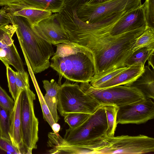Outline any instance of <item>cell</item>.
<instances>
[{"instance_id": "13", "label": "cell", "mask_w": 154, "mask_h": 154, "mask_svg": "<svg viewBox=\"0 0 154 154\" xmlns=\"http://www.w3.org/2000/svg\"><path fill=\"white\" fill-rule=\"evenodd\" d=\"M144 26L145 17L142 5L128 11L113 26L109 33L111 35H117Z\"/></svg>"}, {"instance_id": "8", "label": "cell", "mask_w": 154, "mask_h": 154, "mask_svg": "<svg viewBox=\"0 0 154 154\" xmlns=\"http://www.w3.org/2000/svg\"><path fill=\"white\" fill-rule=\"evenodd\" d=\"M35 95L30 88L21 91L20 119L23 143L26 154L37 148L38 121L35 116L33 101Z\"/></svg>"}, {"instance_id": "2", "label": "cell", "mask_w": 154, "mask_h": 154, "mask_svg": "<svg viewBox=\"0 0 154 154\" xmlns=\"http://www.w3.org/2000/svg\"><path fill=\"white\" fill-rule=\"evenodd\" d=\"M107 127L104 109L100 105L80 126L66 130L63 138L60 135L51 152L57 153L97 154L105 145Z\"/></svg>"}, {"instance_id": "20", "label": "cell", "mask_w": 154, "mask_h": 154, "mask_svg": "<svg viewBox=\"0 0 154 154\" xmlns=\"http://www.w3.org/2000/svg\"><path fill=\"white\" fill-rule=\"evenodd\" d=\"M21 0L38 9L59 13L63 8L65 0Z\"/></svg>"}, {"instance_id": "3", "label": "cell", "mask_w": 154, "mask_h": 154, "mask_svg": "<svg viewBox=\"0 0 154 154\" xmlns=\"http://www.w3.org/2000/svg\"><path fill=\"white\" fill-rule=\"evenodd\" d=\"M50 66L60 75L76 82H90L94 74L87 50L71 41L58 44Z\"/></svg>"}, {"instance_id": "28", "label": "cell", "mask_w": 154, "mask_h": 154, "mask_svg": "<svg viewBox=\"0 0 154 154\" xmlns=\"http://www.w3.org/2000/svg\"><path fill=\"white\" fill-rule=\"evenodd\" d=\"M14 105V100L0 86V106L11 113Z\"/></svg>"}, {"instance_id": "12", "label": "cell", "mask_w": 154, "mask_h": 154, "mask_svg": "<svg viewBox=\"0 0 154 154\" xmlns=\"http://www.w3.org/2000/svg\"><path fill=\"white\" fill-rule=\"evenodd\" d=\"M15 31V26L12 24L0 25V49L6 52L9 65L12 66L17 71L24 72L23 62L12 38Z\"/></svg>"}, {"instance_id": "6", "label": "cell", "mask_w": 154, "mask_h": 154, "mask_svg": "<svg viewBox=\"0 0 154 154\" xmlns=\"http://www.w3.org/2000/svg\"><path fill=\"white\" fill-rule=\"evenodd\" d=\"M80 89L93 98L100 105H115L118 107L142 100L146 97L139 89L125 85L104 89L91 86L89 82H81Z\"/></svg>"}, {"instance_id": "18", "label": "cell", "mask_w": 154, "mask_h": 154, "mask_svg": "<svg viewBox=\"0 0 154 154\" xmlns=\"http://www.w3.org/2000/svg\"><path fill=\"white\" fill-rule=\"evenodd\" d=\"M42 82L43 87L46 91L45 94L43 96L44 100L55 122L57 123L59 119L57 107L60 85L54 79H51L50 82L46 80H43Z\"/></svg>"}, {"instance_id": "23", "label": "cell", "mask_w": 154, "mask_h": 154, "mask_svg": "<svg viewBox=\"0 0 154 154\" xmlns=\"http://www.w3.org/2000/svg\"><path fill=\"white\" fill-rule=\"evenodd\" d=\"M11 113L0 106V136L10 139Z\"/></svg>"}, {"instance_id": "4", "label": "cell", "mask_w": 154, "mask_h": 154, "mask_svg": "<svg viewBox=\"0 0 154 154\" xmlns=\"http://www.w3.org/2000/svg\"><path fill=\"white\" fill-rule=\"evenodd\" d=\"M11 23L34 74L40 73L50 66L49 59L54 53L52 45L41 37L26 18L9 13Z\"/></svg>"}, {"instance_id": "34", "label": "cell", "mask_w": 154, "mask_h": 154, "mask_svg": "<svg viewBox=\"0 0 154 154\" xmlns=\"http://www.w3.org/2000/svg\"><path fill=\"white\" fill-rule=\"evenodd\" d=\"M111 0H89L87 3L91 5H94L106 2Z\"/></svg>"}, {"instance_id": "15", "label": "cell", "mask_w": 154, "mask_h": 154, "mask_svg": "<svg viewBox=\"0 0 154 154\" xmlns=\"http://www.w3.org/2000/svg\"><path fill=\"white\" fill-rule=\"evenodd\" d=\"M22 91L19 92L13 110L11 113V124L9 134L10 139L19 154H26L23 141L20 119Z\"/></svg>"}, {"instance_id": "10", "label": "cell", "mask_w": 154, "mask_h": 154, "mask_svg": "<svg viewBox=\"0 0 154 154\" xmlns=\"http://www.w3.org/2000/svg\"><path fill=\"white\" fill-rule=\"evenodd\" d=\"M154 117V103L151 99L145 97L140 100L119 107L117 124H140Z\"/></svg>"}, {"instance_id": "11", "label": "cell", "mask_w": 154, "mask_h": 154, "mask_svg": "<svg viewBox=\"0 0 154 154\" xmlns=\"http://www.w3.org/2000/svg\"><path fill=\"white\" fill-rule=\"evenodd\" d=\"M32 27L41 37L52 45H56L70 41L59 13L52 14Z\"/></svg>"}, {"instance_id": "29", "label": "cell", "mask_w": 154, "mask_h": 154, "mask_svg": "<svg viewBox=\"0 0 154 154\" xmlns=\"http://www.w3.org/2000/svg\"><path fill=\"white\" fill-rule=\"evenodd\" d=\"M15 80L19 92L23 89L30 88L29 75L26 72H15Z\"/></svg>"}, {"instance_id": "17", "label": "cell", "mask_w": 154, "mask_h": 154, "mask_svg": "<svg viewBox=\"0 0 154 154\" xmlns=\"http://www.w3.org/2000/svg\"><path fill=\"white\" fill-rule=\"evenodd\" d=\"M136 88L144 94L146 97L154 98V70L148 65L144 66L142 73L135 81L124 85Z\"/></svg>"}, {"instance_id": "32", "label": "cell", "mask_w": 154, "mask_h": 154, "mask_svg": "<svg viewBox=\"0 0 154 154\" xmlns=\"http://www.w3.org/2000/svg\"><path fill=\"white\" fill-rule=\"evenodd\" d=\"M11 21L8 13L5 8L0 9V25H4L11 23Z\"/></svg>"}, {"instance_id": "24", "label": "cell", "mask_w": 154, "mask_h": 154, "mask_svg": "<svg viewBox=\"0 0 154 154\" xmlns=\"http://www.w3.org/2000/svg\"><path fill=\"white\" fill-rule=\"evenodd\" d=\"M91 115L82 113H71L64 116L65 122L72 129L77 128L82 125Z\"/></svg>"}, {"instance_id": "36", "label": "cell", "mask_w": 154, "mask_h": 154, "mask_svg": "<svg viewBox=\"0 0 154 154\" xmlns=\"http://www.w3.org/2000/svg\"><path fill=\"white\" fill-rule=\"evenodd\" d=\"M148 65L149 66H151L152 69H154V54L151 55L150 57L149 58L148 60Z\"/></svg>"}, {"instance_id": "33", "label": "cell", "mask_w": 154, "mask_h": 154, "mask_svg": "<svg viewBox=\"0 0 154 154\" xmlns=\"http://www.w3.org/2000/svg\"><path fill=\"white\" fill-rule=\"evenodd\" d=\"M20 0H0V6H7Z\"/></svg>"}, {"instance_id": "30", "label": "cell", "mask_w": 154, "mask_h": 154, "mask_svg": "<svg viewBox=\"0 0 154 154\" xmlns=\"http://www.w3.org/2000/svg\"><path fill=\"white\" fill-rule=\"evenodd\" d=\"M38 95L42 110L43 119L51 127L55 122L41 92L38 93Z\"/></svg>"}, {"instance_id": "26", "label": "cell", "mask_w": 154, "mask_h": 154, "mask_svg": "<svg viewBox=\"0 0 154 154\" xmlns=\"http://www.w3.org/2000/svg\"><path fill=\"white\" fill-rule=\"evenodd\" d=\"M142 5L144 10L146 28L154 29V0H145Z\"/></svg>"}, {"instance_id": "25", "label": "cell", "mask_w": 154, "mask_h": 154, "mask_svg": "<svg viewBox=\"0 0 154 154\" xmlns=\"http://www.w3.org/2000/svg\"><path fill=\"white\" fill-rule=\"evenodd\" d=\"M128 67L117 68L98 77H92L90 82V84L92 86L96 88L100 85L116 76L121 72L127 69Z\"/></svg>"}, {"instance_id": "22", "label": "cell", "mask_w": 154, "mask_h": 154, "mask_svg": "<svg viewBox=\"0 0 154 154\" xmlns=\"http://www.w3.org/2000/svg\"><path fill=\"white\" fill-rule=\"evenodd\" d=\"M152 44H154V29L146 28L143 33L136 39L132 50L133 51Z\"/></svg>"}, {"instance_id": "19", "label": "cell", "mask_w": 154, "mask_h": 154, "mask_svg": "<svg viewBox=\"0 0 154 154\" xmlns=\"http://www.w3.org/2000/svg\"><path fill=\"white\" fill-rule=\"evenodd\" d=\"M154 44L138 48L133 51L127 58L124 63L125 66H129L139 63L145 65L149 58L154 54Z\"/></svg>"}, {"instance_id": "5", "label": "cell", "mask_w": 154, "mask_h": 154, "mask_svg": "<svg viewBox=\"0 0 154 154\" xmlns=\"http://www.w3.org/2000/svg\"><path fill=\"white\" fill-rule=\"evenodd\" d=\"M57 110L63 117L71 113L93 114L101 105L83 91L77 83L65 82L60 85L58 93Z\"/></svg>"}, {"instance_id": "31", "label": "cell", "mask_w": 154, "mask_h": 154, "mask_svg": "<svg viewBox=\"0 0 154 154\" xmlns=\"http://www.w3.org/2000/svg\"><path fill=\"white\" fill-rule=\"evenodd\" d=\"M0 149L11 154H19L10 139L0 136Z\"/></svg>"}, {"instance_id": "27", "label": "cell", "mask_w": 154, "mask_h": 154, "mask_svg": "<svg viewBox=\"0 0 154 154\" xmlns=\"http://www.w3.org/2000/svg\"><path fill=\"white\" fill-rule=\"evenodd\" d=\"M6 67L9 91L15 102L17 100L19 92L16 82L15 71L9 66Z\"/></svg>"}, {"instance_id": "35", "label": "cell", "mask_w": 154, "mask_h": 154, "mask_svg": "<svg viewBox=\"0 0 154 154\" xmlns=\"http://www.w3.org/2000/svg\"><path fill=\"white\" fill-rule=\"evenodd\" d=\"M52 130L54 133H58L60 129V125L57 123L55 122L51 126Z\"/></svg>"}, {"instance_id": "7", "label": "cell", "mask_w": 154, "mask_h": 154, "mask_svg": "<svg viewBox=\"0 0 154 154\" xmlns=\"http://www.w3.org/2000/svg\"><path fill=\"white\" fill-rule=\"evenodd\" d=\"M87 2L81 4L76 13L80 20L88 24L97 23L113 14L130 11L142 5L141 0H111L94 5H89Z\"/></svg>"}, {"instance_id": "9", "label": "cell", "mask_w": 154, "mask_h": 154, "mask_svg": "<svg viewBox=\"0 0 154 154\" xmlns=\"http://www.w3.org/2000/svg\"><path fill=\"white\" fill-rule=\"evenodd\" d=\"M97 154H139L154 152V139L143 135L107 136Z\"/></svg>"}, {"instance_id": "16", "label": "cell", "mask_w": 154, "mask_h": 154, "mask_svg": "<svg viewBox=\"0 0 154 154\" xmlns=\"http://www.w3.org/2000/svg\"><path fill=\"white\" fill-rule=\"evenodd\" d=\"M144 66L142 63L129 66L116 76L101 84L96 88L104 89L117 85H124L132 82L143 72Z\"/></svg>"}, {"instance_id": "1", "label": "cell", "mask_w": 154, "mask_h": 154, "mask_svg": "<svg viewBox=\"0 0 154 154\" xmlns=\"http://www.w3.org/2000/svg\"><path fill=\"white\" fill-rule=\"evenodd\" d=\"M119 20L107 18L92 24H85L67 32L70 41L85 48L94 66L97 77L117 68L132 53L136 39L146 28L143 27L112 35L110 30Z\"/></svg>"}, {"instance_id": "21", "label": "cell", "mask_w": 154, "mask_h": 154, "mask_svg": "<svg viewBox=\"0 0 154 154\" xmlns=\"http://www.w3.org/2000/svg\"><path fill=\"white\" fill-rule=\"evenodd\" d=\"M105 111L107 127L106 135L107 137L114 136L117 127L116 118L119 107L115 105L105 104L101 105Z\"/></svg>"}, {"instance_id": "14", "label": "cell", "mask_w": 154, "mask_h": 154, "mask_svg": "<svg viewBox=\"0 0 154 154\" xmlns=\"http://www.w3.org/2000/svg\"><path fill=\"white\" fill-rule=\"evenodd\" d=\"M5 8L13 15L26 18L32 26L37 25L52 14L50 11L38 9L21 0L5 6Z\"/></svg>"}]
</instances>
